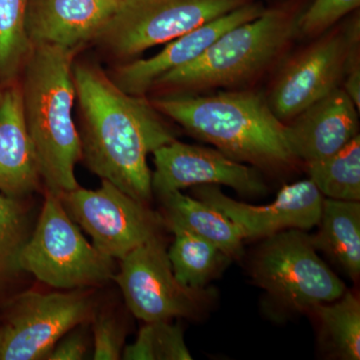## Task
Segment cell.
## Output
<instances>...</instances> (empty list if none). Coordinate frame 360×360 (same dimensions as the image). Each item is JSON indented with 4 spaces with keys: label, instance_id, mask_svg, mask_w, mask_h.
Listing matches in <instances>:
<instances>
[{
    "label": "cell",
    "instance_id": "9",
    "mask_svg": "<svg viewBox=\"0 0 360 360\" xmlns=\"http://www.w3.org/2000/svg\"><path fill=\"white\" fill-rule=\"evenodd\" d=\"M71 219L91 236L106 257L122 260L137 246L160 236V214L103 179L96 191L78 187L58 195Z\"/></svg>",
    "mask_w": 360,
    "mask_h": 360
},
{
    "label": "cell",
    "instance_id": "6",
    "mask_svg": "<svg viewBox=\"0 0 360 360\" xmlns=\"http://www.w3.org/2000/svg\"><path fill=\"white\" fill-rule=\"evenodd\" d=\"M251 276L279 307L310 312L335 302L345 285L317 255L311 236L288 229L265 238L250 262Z\"/></svg>",
    "mask_w": 360,
    "mask_h": 360
},
{
    "label": "cell",
    "instance_id": "10",
    "mask_svg": "<svg viewBox=\"0 0 360 360\" xmlns=\"http://www.w3.org/2000/svg\"><path fill=\"white\" fill-rule=\"evenodd\" d=\"M113 281L135 317L146 322L195 316L210 300L207 290L186 288L175 278L160 236L122 258Z\"/></svg>",
    "mask_w": 360,
    "mask_h": 360
},
{
    "label": "cell",
    "instance_id": "20",
    "mask_svg": "<svg viewBox=\"0 0 360 360\" xmlns=\"http://www.w3.org/2000/svg\"><path fill=\"white\" fill-rule=\"evenodd\" d=\"M174 243L167 251L175 278L186 288L203 290L224 269L229 255L217 245L179 226H169Z\"/></svg>",
    "mask_w": 360,
    "mask_h": 360
},
{
    "label": "cell",
    "instance_id": "24",
    "mask_svg": "<svg viewBox=\"0 0 360 360\" xmlns=\"http://www.w3.org/2000/svg\"><path fill=\"white\" fill-rule=\"evenodd\" d=\"M125 360H191L184 333L169 321L146 322L137 340L123 348Z\"/></svg>",
    "mask_w": 360,
    "mask_h": 360
},
{
    "label": "cell",
    "instance_id": "30",
    "mask_svg": "<svg viewBox=\"0 0 360 360\" xmlns=\"http://www.w3.org/2000/svg\"><path fill=\"white\" fill-rule=\"evenodd\" d=\"M2 331L0 329V354H1Z\"/></svg>",
    "mask_w": 360,
    "mask_h": 360
},
{
    "label": "cell",
    "instance_id": "1",
    "mask_svg": "<svg viewBox=\"0 0 360 360\" xmlns=\"http://www.w3.org/2000/svg\"><path fill=\"white\" fill-rule=\"evenodd\" d=\"M84 122L82 158L101 179L134 200L153 198L148 155L175 141L172 129L143 96L123 91L94 66H73Z\"/></svg>",
    "mask_w": 360,
    "mask_h": 360
},
{
    "label": "cell",
    "instance_id": "5",
    "mask_svg": "<svg viewBox=\"0 0 360 360\" xmlns=\"http://www.w3.org/2000/svg\"><path fill=\"white\" fill-rule=\"evenodd\" d=\"M90 245L58 195L46 191L32 236L18 257L20 271L58 290H77L112 279L115 262Z\"/></svg>",
    "mask_w": 360,
    "mask_h": 360
},
{
    "label": "cell",
    "instance_id": "27",
    "mask_svg": "<svg viewBox=\"0 0 360 360\" xmlns=\"http://www.w3.org/2000/svg\"><path fill=\"white\" fill-rule=\"evenodd\" d=\"M125 333L113 317L101 315L94 324V360H118L122 357Z\"/></svg>",
    "mask_w": 360,
    "mask_h": 360
},
{
    "label": "cell",
    "instance_id": "21",
    "mask_svg": "<svg viewBox=\"0 0 360 360\" xmlns=\"http://www.w3.org/2000/svg\"><path fill=\"white\" fill-rule=\"evenodd\" d=\"M309 314L319 324V340L335 359H360V302L345 291L333 302L317 305Z\"/></svg>",
    "mask_w": 360,
    "mask_h": 360
},
{
    "label": "cell",
    "instance_id": "18",
    "mask_svg": "<svg viewBox=\"0 0 360 360\" xmlns=\"http://www.w3.org/2000/svg\"><path fill=\"white\" fill-rule=\"evenodd\" d=\"M165 226H179L217 245L231 258L243 253V236L238 225L205 201L180 191L160 196Z\"/></svg>",
    "mask_w": 360,
    "mask_h": 360
},
{
    "label": "cell",
    "instance_id": "19",
    "mask_svg": "<svg viewBox=\"0 0 360 360\" xmlns=\"http://www.w3.org/2000/svg\"><path fill=\"white\" fill-rule=\"evenodd\" d=\"M319 231L311 236L316 250L324 251L352 279L360 274V203L324 198Z\"/></svg>",
    "mask_w": 360,
    "mask_h": 360
},
{
    "label": "cell",
    "instance_id": "29",
    "mask_svg": "<svg viewBox=\"0 0 360 360\" xmlns=\"http://www.w3.org/2000/svg\"><path fill=\"white\" fill-rule=\"evenodd\" d=\"M360 44L355 45L350 52L345 70L342 89L360 110Z\"/></svg>",
    "mask_w": 360,
    "mask_h": 360
},
{
    "label": "cell",
    "instance_id": "15",
    "mask_svg": "<svg viewBox=\"0 0 360 360\" xmlns=\"http://www.w3.org/2000/svg\"><path fill=\"white\" fill-rule=\"evenodd\" d=\"M359 110L342 86L285 123L286 141L305 165L338 153L359 135Z\"/></svg>",
    "mask_w": 360,
    "mask_h": 360
},
{
    "label": "cell",
    "instance_id": "4",
    "mask_svg": "<svg viewBox=\"0 0 360 360\" xmlns=\"http://www.w3.org/2000/svg\"><path fill=\"white\" fill-rule=\"evenodd\" d=\"M75 51L58 45L32 44L23 65L26 127L40 179L56 195L79 187L75 170L82 158V139L72 118Z\"/></svg>",
    "mask_w": 360,
    "mask_h": 360
},
{
    "label": "cell",
    "instance_id": "14",
    "mask_svg": "<svg viewBox=\"0 0 360 360\" xmlns=\"http://www.w3.org/2000/svg\"><path fill=\"white\" fill-rule=\"evenodd\" d=\"M264 4L260 0L239 7L172 40L162 51L153 58L137 59L120 66L112 80L127 94L143 96L150 91L158 78L188 65L227 30L255 20L264 13Z\"/></svg>",
    "mask_w": 360,
    "mask_h": 360
},
{
    "label": "cell",
    "instance_id": "22",
    "mask_svg": "<svg viewBox=\"0 0 360 360\" xmlns=\"http://www.w3.org/2000/svg\"><path fill=\"white\" fill-rule=\"evenodd\" d=\"M309 179L322 195L335 200H360V136L356 135L338 153L307 163Z\"/></svg>",
    "mask_w": 360,
    "mask_h": 360
},
{
    "label": "cell",
    "instance_id": "16",
    "mask_svg": "<svg viewBox=\"0 0 360 360\" xmlns=\"http://www.w3.org/2000/svg\"><path fill=\"white\" fill-rule=\"evenodd\" d=\"M127 0H28L26 32L30 44L77 49L96 39Z\"/></svg>",
    "mask_w": 360,
    "mask_h": 360
},
{
    "label": "cell",
    "instance_id": "28",
    "mask_svg": "<svg viewBox=\"0 0 360 360\" xmlns=\"http://www.w3.org/2000/svg\"><path fill=\"white\" fill-rule=\"evenodd\" d=\"M87 347L82 333H71L63 336L52 348L46 359L49 360H82L86 354Z\"/></svg>",
    "mask_w": 360,
    "mask_h": 360
},
{
    "label": "cell",
    "instance_id": "3",
    "mask_svg": "<svg viewBox=\"0 0 360 360\" xmlns=\"http://www.w3.org/2000/svg\"><path fill=\"white\" fill-rule=\"evenodd\" d=\"M311 0H279L255 20L227 30L188 65L158 78L150 90L168 96L243 89L274 70L300 34Z\"/></svg>",
    "mask_w": 360,
    "mask_h": 360
},
{
    "label": "cell",
    "instance_id": "17",
    "mask_svg": "<svg viewBox=\"0 0 360 360\" xmlns=\"http://www.w3.org/2000/svg\"><path fill=\"white\" fill-rule=\"evenodd\" d=\"M39 179L21 85L11 82L0 89V191L9 198H23L37 191Z\"/></svg>",
    "mask_w": 360,
    "mask_h": 360
},
{
    "label": "cell",
    "instance_id": "26",
    "mask_svg": "<svg viewBox=\"0 0 360 360\" xmlns=\"http://www.w3.org/2000/svg\"><path fill=\"white\" fill-rule=\"evenodd\" d=\"M359 6L360 0H311L298 23L300 37H319Z\"/></svg>",
    "mask_w": 360,
    "mask_h": 360
},
{
    "label": "cell",
    "instance_id": "8",
    "mask_svg": "<svg viewBox=\"0 0 360 360\" xmlns=\"http://www.w3.org/2000/svg\"><path fill=\"white\" fill-rule=\"evenodd\" d=\"M255 0H127L96 39L120 58L167 44Z\"/></svg>",
    "mask_w": 360,
    "mask_h": 360
},
{
    "label": "cell",
    "instance_id": "11",
    "mask_svg": "<svg viewBox=\"0 0 360 360\" xmlns=\"http://www.w3.org/2000/svg\"><path fill=\"white\" fill-rule=\"evenodd\" d=\"M92 309L94 302L84 288L18 295L1 328L0 360L46 359L63 336L89 319Z\"/></svg>",
    "mask_w": 360,
    "mask_h": 360
},
{
    "label": "cell",
    "instance_id": "25",
    "mask_svg": "<svg viewBox=\"0 0 360 360\" xmlns=\"http://www.w3.org/2000/svg\"><path fill=\"white\" fill-rule=\"evenodd\" d=\"M28 238L25 206L18 198L0 194V281L20 271L18 257Z\"/></svg>",
    "mask_w": 360,
    "mask_h": 360
},
{
    "label": "cell",
    "instance_id": "13",
    "mask_svg": "<svg viewBox=\"0 0 360 360\" xmlns=\"http://www.w3.org/2000/svg\"><path fill=\"white\" fill-rule=\"evenodd\" d=\"M195 198L205 201L234 222L243 238H266L288 229L307 231L319 224L323 195L311 179L284 186L267 205H250L225 195L219 187H193Z\"/></svg>",
    "mask_w": 360,
    "mask_h": 360
},
{
    "label": "cell",
    "instance_id": "23",
    "mask_svg": "<svg viewBox=\"0 0 360 360\" xmlns=\"http://www.w3.org/2000/svg\"><path fill=\"white\" fill-rule=\"evenodd\" d=\"M28 0H0V84L14 82L32 49L26 32Z\"/></svg>",
    "mask_w": 360,
    "mask_h": 360
},
{
    "label": "cell",
    "instance_id": "7",
    "mask_svg": "<svg viewBox=\"0 0 360 360\" xmlns=\"http://www.w3.org/2000/svg\"><path fill=\"white\" fill-rule=\"evenodd\" d=\"M349 15L278 65L265 96L281 122H290L342 84L350 52L360 44L359 9Z\"/></svg>",
    "mask_w": 360,
    "mask_h": 360
},
{
    "label": "cell",
    "instance_id": "2",
    "mask_svg": "<svg viewBox=\"0 0 360 360\" xmlns=\"http://www.w3.org/2000/svg\"><path fill=\"white\" fill-rule=\"evenodd\" d=\"M150 103L188 134L238 162L283 172L298 161L286 141L285 123L270 108L265 92L231 89L205 96H162Z\"/></svg>",
    "mask_w": 360,
    "mask_h": 360
},
{
    "label": "cell",
    "instance_id": "12",
    "mask_svg": "<svg viewBox=\"0 0 360 360\" xmlns=\"http://www.w3.org/2000/svg\"><path fill=\"white\" fill-rule=\"evenodd\" d=\"M153 191L158 196L186 187L213 184L231 187L248 196L266 193L257 168L231 160L217 149L175 141L156 149Z\"/></svg>",
    "mask_w": 360,
    "mask_h": 360
}]
</instances>
